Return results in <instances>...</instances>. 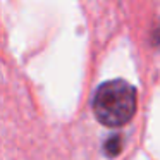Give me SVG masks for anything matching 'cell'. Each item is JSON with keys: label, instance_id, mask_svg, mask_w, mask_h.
Here are the masks:
<instances>
[{"label": "cell", "instance_id": "obj_1", "mask_svg": "<svg viewBox=\"0 0 160 160\" xmlns=\"http://www.w3.org/2000/svg\"><path fill=\"white\" fill-rule=\"evenodd\" d=\"M93 112L103 126H124L136 112V90L122 79L100 84L93 97Z\"/></svg>", "mask_w": 160, "mask_h": 160}, {"label": "cell", "instance_id": "obj_2", "mask_svg": "<svg viewBox=\"0 0 160 160\" xmlns=\"http://www.w3.org/2000/svg\"><path fill=\"white\" fill-rule=\"evenodd\" d=\"M121 143H122L121 136H117V134L110 136V138L107 139V143H105V153H107L108 157H115L119 152H121V148H122Z\"/></svg>", "mask_w": 160, "mask_h": 160}]
</instances>
